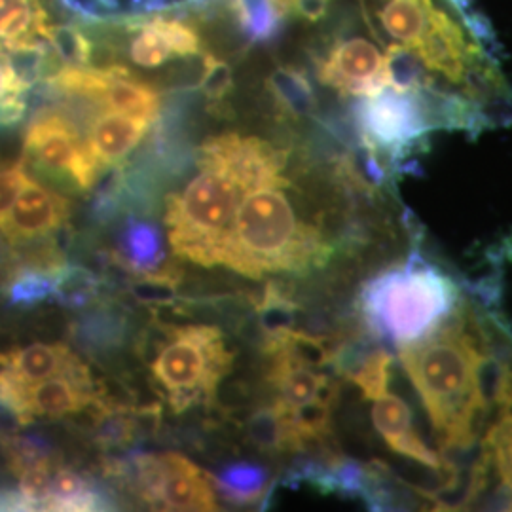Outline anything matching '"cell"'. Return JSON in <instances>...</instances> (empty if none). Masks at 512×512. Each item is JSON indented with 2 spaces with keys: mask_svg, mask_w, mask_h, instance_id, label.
I'll use <instances>...</instances> for the list:
<instances>
[{
  "mask_svg": "<svg viewBox=\"0 0 512 512\" xmlns=\"http://www.w3.org/2000/svg\"><path fill=\"white\" fill-rule=\"evenodd\" d=\"M249 435L260 450H266V452L293 450V435H291L289 418L275 403L258 410L251 418Z\"/></svg>",
  "mask_w": 512,
  "mask_h": 512,
  "instance_id": "cell-17",
  "label": "cell"
},
{
  "mask_svg": "<svg viewBox=\"0 0 512 512\" xmlns=\"http://www.w3.org/2000/svg\"><path fill=\"white\" fill-rule=\"evenodd\" d=\"M103 505V495L86 476L61 463L55 467L46 511H99Z\"/></svg>",
  "mask_w": 512,
  "mask_h": 512,
  "instance_id": "cell-15",
  "label": "cell"
},
{
  "mask_svg": "<svg viewBox=\"0 0 512 512\" xmlns=\"http://www.w3.org/2000/svg\"><path fill=\"white\" fill-rule=\"evenodd\" d=\"M124 54L139 69H160L171 59L205 57L202 35L181 18L137 19L124 29Z\"/></svg>",
  "mask_w": 512,
  "mask_h": 512,
  "instance_id": "cell-9",
  "label": "cell"
},
{
  "mask_svg": "<svg viewBox=\"0 0 512 512\" xmlns=\"http://www.w3.org/2000/svg\"><path fill=\"white\" fill-rule=\"evenodd\" d=\"M258 315L266 338H274L281 332L296 329V304L281 293L274 283L268 285L262 300L258 302Z\"/></svg>",
  "mask_w": 512,
  "mask_h": 512,
  "instance_id": "cell-19",
  "label": "cell"
},
{
  "mask_svg": "<svg viewBox=\"0 0 512 512\" xmlns=\"http://www.w3.org/2000/svg\"><path fill=\"white\" fill-rule=\"evenodd\" d=\"M287 188L291 181L283 179L245 192L220 266L260 279L268 274H306L329 260V243L298 219Z\"/></svg>",
  "mask_w": 512,
  "mask_h": 512,
  "instance_id": "cell-3",
  "label": "cell"
},
{
  "mask_svg": "<svg viewBox=\"0 0 512 512\" xmlns=\"http://www.w3.org/2000/svg\"><path fill=\"white\" fill-rule=\"evenodd\" d=\"M459 304L461 294L452 277L421 253L374 275L359 294L370 334L397 349L433 334Z\"/></svg>",
  "mask_w": 512,
  "mask_h": 512,
  "instance_id": "cell-4",
  "label": "cell"
},
{
  "mask_svg": "<svg viewBox=\"0 0 512 512\" xmlns=\"http://www.w3.org/2000/svg\"><path fill=\"white\" fill-rule=\"evenodd\" d=\"M484 340L482 323L459 304L433 334L399 348L440 444L478 439L484 421L490 420L476 397V355Z\"/></svg>",
  "mask_w": 512,
  "mask_h": 512,
  "instance_id": "cell-2",
  "label": "cell"
},
{
  "mask_svg": "<svg viewBox=\"0 0 512 512\" xmlns=\"http://www.w3.org/2000/svg\"><path fill=\"white\" fill-rule=\"evenodd\" d=\"M86 368L63 342H29L0 349V382L25 385Z\"/></svg>",
  "mask_w": 512,
  "mask_h": 512,
  "instance_id": "cell-10",
  "label": "cell"
},
{
  "mask_svg": "<svg viewBox=\"0 0 512 512\" xmlns=\"http://www.w3.org/2000/svg\"><path fill=\"white\" fill-rule=\"evenodd\" d=\"M484 446L488 448L495 473L512 488V412H505L494 421L484 437Z\"/></svg>",
  "mask_w": 512,
  "mask_h": 512,
  "instance_id": "cell-20",
  "label": "cell"
},
{
  "mask_svg": "<svg viewBox=\"0 0 512 512\" xmlns=\"http://www.w3.org/2000/svg\"><path fill=\"white\" fill-rule=\"evenodd\" d=\"M268 380L277 393L275 404L285 412L317 399L334 403L338 397V384L329 374L319 368L296 365L283 357H270Z\"/></svg>",
  "mask_w": 512,
  "mask_h": 512,
  "instance_id": "cell-13",
  "label": "cell"
},
{
  "mask_svg": "<svg viewBox=\"0 0 512 512\" xmlns=\"http://www.w3.org/2000/svg\"><path fill=\"white\" fill-rule=\"evenodd\" d=\"M169 406L183 414L217 395L220 380L230 372L234 353L211 325H160L145 338L141 351Z\"/></svg>",
  "mask_w": 512,
  "mask_h": 512,
  "instance_id": "cell-5",
  "label": "cell"
},
{
  "mask_svg": "<svg viewBox=\"0 0 512 512\" xmlns=\"http://www.w3.org/2000/svg\"><path fill=\"white\" fill-rule=\"evenodd\" d=\"M88 54V35L63 19L59 0H0V63L18 67L38 88Z\"/></svg>",
  "mask_w": 512,
  "mask_h": 512,
  "instance_id": "cell-6",
  "label": "cell"
},
{
  "mask_svg": "<svg viewBox=\"0 0 512 512\" xmlns=\"http://www.w3.org/2000/svg\"><path fill=\"white\" fill-rule=\"evenodd\" d=\"M129 293L133 294L141 304H148V306L171 304L177 298L175 272L160 270L152 274L139 275V279L131 283Z\"/></svg>",
  "mask_w": 512,
  "mask_h": 512,
  "instance_id": "cell-21",
  "label": "cell"
},
{
  "mask_svg": "<svg viewBox=\"0 0 512 512\" xmlns=\"http://www.w3.org/2000/svg\"><path fill=\"white\" fill-rule=\"evenodd\" d=\"M372 421L380 437L395 454L416 461L427 469L444 471L439 454L433 452L418 435L412 410L403 399L391 395L389 391L374 399Z\"/></svg>",
  "mask_w": 512,
  "mask_h": 512,
  "instance_id": "cell-11",
  "label": "cell"
},
{
  "mask_svg": "<svg viewBox=\"0 0 512 512\" xmlns=\"http://www.w3.org/2000/svg\"><path fill=\"white\" fill-rule=\"evenodd\" d=\"M135 488L152 509L217 511L211 476L181 454L141 456L135 461Z\"/></svg>",
  "mask_w": 512,
  "mask_h": 512,
  "instance_id": "cell-8",
  "label": "cell"
},
{
  "mask_svg": "<svg viewBox=\"0 0 512 512\" xmlns=\"http://www.w3.org/2000/svg\"><path fill=\"white\" fill-rule=\"evenodd\" d=\"M21 158L33 171L90 190L101 169L82 131L63 107L33 110L23 129Z\"/></svg>",
  "mask_w": 512,
  "mask_h": 512,
  "instance_id": "cell-7",
  "label": "cell"
},
{
  "mask_svg": "<svg viewBox=\"0 0 512 512\" xmlns=\"http://www.w3.org/2000/svg\"><path fill=\"white\" fill-rule=\"evenodd\" d=\"M118 258L133 274L164 270L167 253L160 228L147 220L129 219L118 241Z\"/></svg>",
  "mask_w": 512,
  "mask_h": 512,
  "instance_id": "cell-14",
  "label": "cell"
},
{
  "mask_svg": "<svg viewBox=\"0 0 512 512\" xmlns=\"http://www.w3.org/2000/svg\"><path fill=\"white\" fill-rule=\"evenodd\" d=\"M150 122L116 110L101 109L88 131V145L101 167H116L147 137Z\"/></svg>",
  "mask_w": 512,
  "mask_h": 512,
  "instance_id": "cell-12",
  "label": "cell"
},
{
  "mask_svg": "<svg viewBox=\"0 0 512 512\" xmlns=\"http://www.w3.org/2000/svg\"><path fill=\"white\" fill-rule=\"evenodd\" d=\"M97 277L80 266H65L57 275L55 302L67 308H84L97 296Z\"/></svg>",
  "mask_w": 512,
  "mask_h": 512,
  "instance_id": "cell-18",
  "label": "cell"
},
{
  "mask_svg": "<svg viewBox=\"0 0 512 512\" xmlns=\"http://www.w3.org/2000/svg\"><path fill=\"white\" fill-rule=\"evenodd\" d=\"M211 476L215 490L226 501L238 505H253L260 499H266L268 490V471L255 463H234L220 469Z\"/></svg>",
  "mask_w": 512,
  "mask_h": 512,
  "instance_id": "cell-16",
  "label": "cell"
},
{
  "mask_svg": "<svg viewBox=\"0 0 512 512\" xmlns=\"http://www.w3.org/2000/svg\"><path fill=\"white\" fill-rule=\"evenodd\" d=\"M289 152L258 137L224 133L203 143L198 173L165 203L173 253L200 266H220L245 192L285 177Z\"/></svg>",
  "mask_w": 512,
  "mask_h": 512,
  "instance_id": "cell-1",
  "label": "cell"
}]
</instances>
